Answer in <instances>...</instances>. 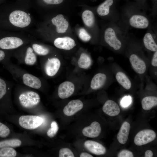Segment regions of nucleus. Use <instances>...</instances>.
Wrapping results in <instances>:
<instances>
[{
    "instance_id": "4c0bfd02",
    "label": "nucleus",
    "mask_w": 157,
    "mask_h": 157,
    "mask_svg": "<svg viewBox=\"0 0 157 157\" xmlns=\"http://www.w3.org/2000/svg\"><path fill=\"white\" fill-rule=\"evenodd\" d=\"M153 155V153L150 150H147L145 152V157H152Z\"/></svg>"
},
{
    "instance_id": "9d476101",
    "label": "nucleus",
    "mask_w": 157,
    "mask_h": 157,
    "mask_svg": "<svg viewBox=\"0 0 157 157\" xmlns=\"http://www.w3.org/2000/svg\"><path fill=\"white\" fill-rule=\"evenodd\" d=\"M104 38L106 43L115 50H118L121 48V43L117 38L115 32L113 28H108L105 30Z\"/></svg>"
},
{
    "instance_id": "f257e3e1",
    "label": "nucleus",
    "mask_w": 157,
    "mask_h": 157,
    "mask_svg": "<svg viewBox=\"0 0 157 157\" xmlns=\"http://www.w3.org/2000/svg\"><path fill=\"white\" fill-rule=\"evenodd\" d=\"M29 0L6 2L0 6V30L14 32H27L34 24L30 13Z\"/></svg>"
},
{
    "instance_id": "f03ea898",
    "label": "nucleus",
    "mask_w": 157,
    "mask_h": 157,
    "mask_svg": "<svg viewBox=\"0 0 157 157\" xmlns=\"http://www.w3.org/2000/svg\"><path fill=\"white\" fill-rule=\"evenodd\" d=\"M1 64L3 67L10 72L13 79L20 84L36 90L42 88L43 83L40 78L29 73L10 60Z\"/></svg>"
},
{
    "instance_id": "6ab92c4d",
    "label": "nucleus",
    "mask_w": 157,
    "mask_h": 157,
    "mask_svg": "<svg viewBox=\"0 0 157 157\" xmlns=\"http://www.w3.org/2000/svg\"><path fill=\"white\" fill-rule=\"evenodd\" d=\"M103 112L110 116H115L119 115L120 110L118 105L111 100L107 101L102 107Z\"/></svg>"
},
{
    "instance_id": "ddd939ff",
    "label": "nucleus",
    "mask_w": 157,
    "mask_h": 157,
    "mask_svg": "<svg viewBox=\"0 0 157 157\" xmlns=\"http://www.w3.org/2000/svg\"><path fill=\"white\" fill-rule=\"evenodd\" d=\"M84 146L89 151L96 155H103L106 152V149L105 147L95 141L87 140L85 142Z\"/></svg>"
},
{
    "instance_id": "58836bf2",
    "label": "nucleus",
    "mask_w": 157,
    "mask_h": 157,
    "mask_svg": "<svg viewBox=\"0 0 157 157\" xmlns=\"http://www.w3.org/2000/svg\"><path fill=\"white\" fill-rule=\"evenodd\" d=\"M80 157H93L91 154L86 153V152H82L81 154L80 155Z\"/></svg>"
},
{
    "instance_id": "20e7f679",
    "label": "nucleus",
    "mask_w": 157,
    "mask_h": 157,
    "mask_svg": "<svg viewBox=\"0 0 157 157\" xmlns=\"http://www.w3.org/2000/svg\"><path fill=\"white\" fill-rule=\"evenodd\" d=\"M16 89L19 92L18 100L20 105L26 109L35 108L40 103L39 94L31 89V88L21 84L15 85Z\"/></svg>"
},
{
    "instance_id": "f3484780",
    "label": "nucleus",
    "mask_w": 157,
    "mask_h": 157,
    "mask_svg": "<svg viewBox=\"0 0 157 157\" xmlns=\"http://www.w3.org/2000/svg\"><path fill=\"white\" fill-rule=\"evenodd\" d=\"M30 44L37 56H46L51 53V49L49 47L40 43L36 39L32 41Z\"/></svg>"
},
{
    "instance_id": "412c9836",
    "label": "nucleus",
    "mask_w": 157,
    "mask_h": 157,
    "mask_svg": "<svg viewBox=\"0 0 157 157\" xmlns=\"http://www.w3.org/2000/svg\"><path fill=\"white\" fill-rule=\"evenodd\" d=\"M107 80L106 76L104 74L99 73L96 74L92 78L90 84L91 88L96 90L102 87Z\"/></svg>"
},
{
    "instance_id": "39448f33",
    "label": "nucleus",
    "mask_w": 157,
    "mask_h": 157,
    "mask_svg": "<svg viewBox=\"0 0 157 157\" xmlns=\"http://www.w3.org/2000/svg\"><path fill=\"white\" fill-rule=\"evenodd\" d=\"M13 56L17 60L19 63L28 66L35 65L37 62V56L30 43L13 50Z\"/></svg>"
},
{
    "instance_id": "72a5a7b5",
    "label": "nucleus",
    "mask_w": 157,
    "mask_h": 157,
    "mask_svg": "<svg viewBox=\"0 0 157 157\" xmlns=\"http://www.w3.org/2000/svg\"><path fill=\"white\" fill-rule=\"evenodd\" d=\"M10 132L9 128L6 125L0 122V137L6 138Z\"/></svg>"
},
{
    "instance_id": "393cba45",
    "label": "nucleus",
    "mask_w": 157,
    "mask_h": 157,
    "mask_svg": "<svg viewBox=\"0 0 157 157\" xmlns=\"http://www.w3.org/2000/svg\"><path fill=\"white\" fill-rule=\"evenodd\" d=\"M143 42L145 47L148 50L153 51H157V44L150 33H147L145 34Z\"/></svg>"
},
{
    "instance_id": "aec40b11",
    "label": "nucleus",
    "mask_w": 157,
    "mask_h": 157,
    "mask_svg": "<svg viewBox=\"0 0 157 157\" xmlns=\"http://www.w3.org/2000/svg\"><path fill=\"white\" fill-rule=\"evenodd\" d=\"M131 126L127 122L122 124L117 134V139L120 144H124L127 142L130 131Z\"/></svg>"
},
{
    "instance_id": "0eeeda50",
    "label": "nucleus",
    "mask_w": 157,
    "mask_h": 157,
    "mask_svg": "<svg viewBox=\"0 0 157 157\" xmlns=\"http://www.w3.org/2000/svg\"><path fill=\"white\" fill-rule=\"evenodd\" d=\"M43 119L36 115H23L19 119V125L23 128L28 130H33L37 128L41 124Z\"/></svg>"
},
{
    "instance_id": "a878e982",
    "label": "nucleus",
    "mask_w": 157,
    "mask_h": 157,
    "mask_svg": "<svg viewBox=\"0 0 157 157\" xmlns=\"http://www.w3.org/2000/svg\"><path fill=\"white\" fill-rule=\"evenodd\" d=\"M113 3V0H106L97 8L98 14L101 16L107 15L110 12V8Z\"/></svg>"
},
{
    "instance_id": "473e14b6",
    "label": "nucleus",
    "mask_w": 157,
    "mask_h": 157,
    "mask_svg": "<svg viewBox=\"0 0 157 157\" xmlns=\"http://www.w3.org/2000/svg\"><path fill=\"white\" fill-rule=\"evenodd\" d=\"M59 157H74V156L72 151L69 148H64L59 151Z\"/></svg>"
},
{
    "instance_id": "423d86ee",
    "label": "nucleus",
    "mask_w": 157,
    "mask_h": 157,
    "mask_svg": "<svg viewBox=\"0 0 157 157\" xmlns=\"http://www.w3.org/2000/svg\"><path fill=\"white\" fill-rule=\"evenodd\" d=\"M61 63L57 57H48L42 64V67L45 74L49 77L54 76L60 67Z\"/></svg>"
},
{
    "instance_id": "4468645a",
    "label": "nucleus",
    "mask_w": 157,
    "mask_h": 157,
    "mask_svg": "<svg viewBox=\"0 0 157 157\" xmlns=\"http://www.w3.org/2000/svg\"><path fill=\"white\" fill-rule=\"evenodd\" d=\"M83 107L81 101L79 99L74 100L70 101L65 107L63 112L65 115L71 116L81 110Z\"/></svg>"
},
{
    "instance_id": "c756f323",
    "label": "nucleus",
    "mask_w": 157,
    "mask_h": 157,
    "mask_svg": "<svg viewBox=\"0 0 157 157\" xmlns=\"http://www.w3.org/2000/svg\"><path fill=\"white\" fill-rule=\"evenodd\" d=\"M13 50H6L0 49V63L10 60L13 57Z\"/></svg>"
},
{
    "instance_id": "7ed1b4c3",
    "label": "nucleus",
    "mask_w": 157,
    "mask_h": 157,
    "mask_svg": "<svg viewBox=\"0 0 157 157\" xmlns=\"http://www.w3.org/2000/svg\"><path fill=\"white\" fill-rule=\"evenodd\" d=\"M33 35L25 32H14L0 30V49L13 50L36 40Z\"/></svg>"
},
{
    "instance_id": "bb28decb",
    "label": "nucleus",
    "mask_w": 157,
    "mask_h": 157,
    "mask_svg": "<svg viewBox=\"0 0 157 157\" xmlns=\"http://www.w3.org/2000/svg\"><path fill=\"white\" fill-rule=\"evenodd\" d=\"M78 63V66L80 68L87 69L90 66L91 60L90 56L87 53H83L81 54Z\"/></svg>"
},
{
    "instance_id": "f8f14e48",
    "label": "nucleus",
    "mask_w": 157,
    "mask_h": 157,
    "mask_svg": "<svg viewBox=\"0 0 157 157\" xmlns=\"http://www.w3.org/2000/svg\"><path fill=\"white\" fill-rule=\"evenodd\" d=\"M73 83L69 81H66L61 83L58 90V95L61 99H65L70 97L74 91Z\"/></svg>"
},
{
    "instance_id": "6e6552de",
    "label": "nucleus",
    "mask_w": 157,
    "mask_h": 157,
    "mask_svg": "<svg viewBox=\"0 0 157 157\" xmlns=\"http://www.w3.org/2000/svg\"><path fill=\"white\" fill-rule=\"evenodd\" d=\"M156 134L155 131L150 129H145L138 132L135 136L134 142L136 145L140 146L153 141Z\"/></svg>"
},
{
    "instance_id": "7c9ffc66",
    "label": "nucleus",
    "mask_w": 157,
    "mask_h": 157,
    "mask_svg": "<svg viewBox=\"0 0 157 157\" xmlns=\"http://www.w3.org/2000/svg\"><path fill=\"white\" fill-rule=\"evenodd\" d=\"M51 128L48 129L47 133L48 137L51 138L54 137L56 134L58 130V126L57 122L53 121L51 124Z\"/></svg>"
},
{
    "instance_id": "cd10ccee",
    "label": "nucleus",
    "mask_w": 157,
    "mask_h": 157,
    "mask_svg": "<svg viewBox=\"0 0 157 157\" xmlns=\"http://www.w3.org/2000/svg\"><path fill=\"white\" fill-rule=\"evenodd\" d=\"M21 141L18 139H13L0 141V148L4 147H15L20 146Z\"/></svg>"
},
{
    "instance_id": "b1692460",
    "label": "nucleus",
    "mask_w": 157,
    "mask_h": 157,
    "mask_svg": "<svg viewBox=\"0 0 157 157\" xmlns=\"http://www.w3.org/2000/svg\"><path fill=\"white\" fill-rule=\"evenodd\" d=\"M82 17L85 24L89 27H92L95 22V17L93 13L91 10H86L82 13Z\"/></svg>"
},
{
    "instance_id": "a211bd4d",
    "label": "nucleus",
    "mask_w": 157,
    "mask_h": 157,
    "mask_svg": "<svg viewBox=\"0 0 157 157\" xmlns=\"http://www.w3.org/2000/svg\"><path fill=\"white\" fill-rule=\"evenodd\" d=\"M130 25L135 28H145L149 26V21L145 17L140 15H134L130 19Z\"/></svg>"
},
{
    "instance_id": "5701e85b",
    "label": "nucleus",
    "mask_w": 157,
    "mask_h": 157,
    "mask_svg": "<svg viewBox=\"0 0 157 157\" xmlns=\"http://www.w3.org/2000/svg\"><path fill=\"white\" fill-rule=\"evenodd\" d=\"M116 79L118 82L124 88L129 89L131 85V82L127 76L123 72H119L116 75Z\"/></svg>"
},
{
    "instance_id": "c85d7f7f",
    "label": "nucleus",
    "mask_w": 157,
    "mask_h": 157,
    "mask_svg": "<svg viewBox=\"0 0 157 157\" xmlns=\"http://www.w3.org/2000/svg\"><path fill=\"white\" fill-rule=\"evenodd\" d=\"M16 155V151L12 147H4L0 149V157H15Z\"/></svg>"
},
{
    "instance_id": "9b49d317",
    "label": "nucleus",
    "mask_w": 157,
    "mask_h": 157,
    "mask_svg": "<svg viewBox=\"0 0 157 157\" xmlns=\"http://www.w3.org/2000/svg\"><path fill=\"white\" fill-rule=\"evenodd\" d=\"M53 44L56 48L65 50H70L76 45L75 41L69 37L55 38Z\"/></svg>"
},
{
    "instance_id": "1a4fd4ad",
    "label": "nucleus",
    "mask_w": 157,
    "mask_h": 157,
    "mask_svg": "<svg viewBox=\"0 0 157 157\" xmlns=\"http://www.w3.org/2000/svg\"><path fill=\"white\" fill-rule=\"evenodd\" d=\"M50 22L55 28L56 32L59 33H65L68 28L69 24L62 14H58L50 19Z\"/></svg>"
},
{
    "instance_id": "f704fd0d",
    "label": "nucleus",
    "mask_w": 157,
    "mask_h": 157,
    "mask_svg": "<svg viewBox=\"0 0 157 157\" xmlns=\"http://www.w3.org/2000/svg\"><path fill=\"white\" fill-rule=\"evenodd\" d=\"M132 102V97L130 96H125L123 97L120 101V105L123 108L128 107Z\"/></svg>"
},
{
    "instance_id": "2f4dec72",
    "label": "nucleus",
    "mask_w": 157,
    "mask_h": 157,
    "mask_svg": "<svg viewBox=\"0 0 157 157\" xmlns=\"http://www.w3.org/2000/svg\"><path fill=\"white\" fill-rule=\"evenodd\" d=\"M78 36L81 40L84 42L88 41L91 38V36L83 28H81L79 29Z\"/></svg>"
},
{
    "instance_id": "4be33fe9",
    "label": "nucleus",
    "mask_w": 157,
    "mask_h": 157,
    "mask_svg": "<svg viewBox=\"0 0 157 157\" xmlns=\"http://www.w3.org/2000/svg\"><path fill=\"white\" fill-rule=\"evenodd\" d=\"M141 104L143 109L145 110H150L157 105V97L153 96L146 97L142 100Z\"/></svg>"
},
{
    "instance_id": "c9c22d12",
    "label": "nucleus",
    "mask_w": 157,
    "mask_h": 157,
    "mask_svg": "<svg viewBox=\"0 0 157 157\" xmlns=\"http://www.w3.org/2000/svg\"><path fill=\"white\" fill-rule=\"evenodd\" d=\"M133 153L129 150L124 149L120 151L118 154V157H133Z\"/></svg>"
},
{
    "instance_id": "e433bc0d",
    "label": "nucleus",
    "mask_w": 157,
    "mask_h": 157,
    "mask_svg": "<svg viewBox=\"0 0 157 157\" xmlns=\"http://www.w3.org/2000/svg\"><path fill=\"white\" fill-rule=\"evenodd\" d=\"M151 63L152 65L154 67L157 66V51H155L152 58Z\"/></svg>"
},
{
    "instance_id": "dca6fc26",
    "label": "nucleus",
    "mask_w": 157,
    "mask_h": 157,
    "mask_svg": "<svg viewBox=\"0 0 157 157\" xmlns=\"http://www.w3.org/2000/svg\"><path fill=\"white\" fill-rule=\"evenodd\" d=\"M130 62L134 70L139 74H143L146 69L145 62L137 55L133 54L129 58Z\"/></svg>"
},
{
    "instance_id": "2eb2a0df",
    "label": "nucleus",
    "mask_w": 157,
    "mask_h": 157,
    "mask_svg": "<svg viewBox=\"0 0 157 157\" xmlns=\"http://www.w3.org/2000/svg\"><path fill=\"white\" fill-rule=\"evenodd\" d=\"M101 131V128L99 123L94 121L90 126L85 127L82 130V133L85 136L94 138L98 136Z\"/></svg>"
},
{
    "instance_id": "ea45409f",
    "label": "nucleus",
    "mask_w": 157,
    "mask_h": 157,
    "mask_svg": "<svg viewBox=\"0 0 157 157\" xmlns=\"http://www.w3.org/2000/svg\"><path fill=\"white\" fill-rule=\"evenodd\" d=\"M5 2V0H0V6Z\"/></svg>"
}]
</instances>
